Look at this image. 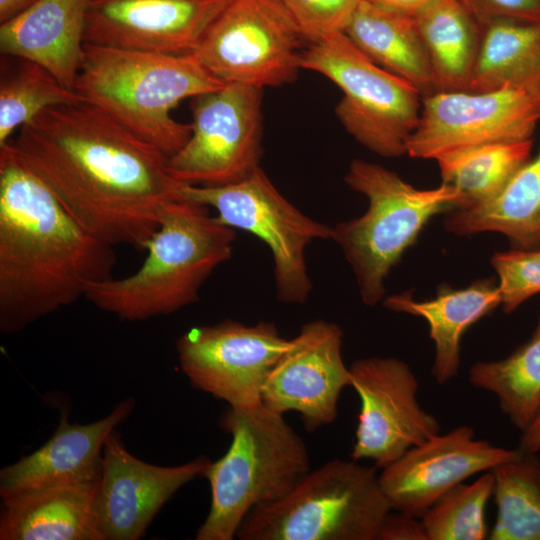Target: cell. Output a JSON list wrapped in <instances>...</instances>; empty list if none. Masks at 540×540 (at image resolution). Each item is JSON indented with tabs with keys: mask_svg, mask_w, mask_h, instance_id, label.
Listing matches in <instances>:
<instances>
[{
	"mask_svg": "<svg viewBox=\"0 0 540 540\" xmlns=\"http://www.w3.org/2000/svg\"><path fill=\"white\" fill-rule=\"evenodd\" d=\"M444 225L459 236L500 233L513 249L540 248V149L497 195L475 207L449 211Z\"/></svg>",
	"mask_w": 540,
	"mask_h": 540,
	"instance_id": "24",
	"label": "cell"
},
{
	"mask_svg": "<svg viewBox=\"0 0 540 540\" xmlns=\"http://www.w3.org/2000/svg\"><path fill=\"white\" fill-rule=\"evenodd\" d=\"M262 90L226 83L192 98L191 134L168 158L170 176L188 185L221 186L236 183L259 168Z\"/></svg>",
	"mask_w": 540,
	"mask_h": 540,
	"instance_id": "11",
	"label": "cell"
},
{
	"mask_svg": "<svg viewBox=\"0 0 540 540\" xmlns=\"http://www.w3.org/2000/svg\"><path fill=\"white\" fill-rule=\"evenodd\" d=\"M392 510L376 469L332 460L310 471L284 498L252 509L240 540H377Z\"/></svg>",
	"mask_w": 540,
	"mask_h": 540,
	"instance_id": "7",
	"label": "cell"
},
{
	"mask_svg": "<svg viewBox=\"0 0 540 540\" xmlns=\"http://www.w3.org/2000/svg\"><path fill=\"white\" fill-rule=\"evenodd\" d=\"M133 408L132 398L123 400L107 416L88 424L70 423L62 413L54 434L43 446L0 471L1 499L97 477L107 438Z\"/></svg>",
	"mask_w": 540,
	"mask_h": 540,
	"instance_id": "19",
	"label": "cell"
},
{
	"mask_svg": "<svg viewBox=\"0 0 540 540\" xmlns=\"http://www.w3.org/2000/svg\"><path fill=\"white\" fill-rule=\"evenodd\" d=\"M377 540H427L421 518L391 510L384 518Z\"/></svg>",
	"mask_w": 540,
	"mask_h": 540,
	"instance_id": "35",
	"label": "cell"
},
{
	"mask_svg": "<svg viewBox=\"0 0 540 540\" xmlns=\"http://www.w3.org/2000/svg\"><path fill=\"white\" fill-rule=\"evenodd\" d=\"M235 239V229L209 207L181 198L165 210L140 268L90 284L85 298L128 322L175 313L199 300L208 277L231 258Z\"/></svg>",
	"mask_w": 540,
	"mask_h": 540,
	"instance_id": "4",
	"label": "cell"
},
{
	"mask_svg": "<svg viewBox=\"0 0 540 540\" xmlns=\"http://www.w3.org/2000/svg\"><path fill=\"white\" fill-rule=\"evenodd\" d=\"M301 67L324 75L342 90L335 113L357 142L386 158L406 154L423 98L413 84L376 64L343 32L310 43Z\"/></svg>",
	"mask_w": 540,
	"mask_h": 540,
	"instance_id": "8",
	"label": "cell"
},
{
	"mask_svg": "<svg viewBox=\"0 0 540 540\" xmlns=\"http://www.w3.org/2000/svg\"><path fill=\"white\" fill-rule=\"evenodd\" d=\"M468 379L496 395L512 424L526 430L540 411V317L528 341L506 358L476 362Z\"/></svg>",
	"mask_w": 540,
	"mask_h": 540,
	"instance_id": "28",
	"label": "cell"
},
{
	"mask_svg": "<svg viewBox=\"0 0 540 540\" xmlns=\"http://www.w3.org/2000/svg\"><path fill=\"white\" fill-rule=\"evenodd\" d=\"M232 0H89L85 43L193 54Z\"/></svg>",
	"mask_w": 540,
	"mask_h": 540,
	"instance_id": "18",
	"label": "cell"
},
{
	"mask_svg": "<svg viewBox=\"0 0 540 540\" xmlns=\"http://www.w3.org/2000/svg\"><path fill=\"white\" fill-rule=\"evenodd\" d=\"M414 17L435 92L467 91L484 26L460 0H436Z\"/></svg>",
	"mask_w": 540,
	"mask_h": 540,
	"instance_id": "25",
	"label": "cell"
},
{
	"mask_svg": "<svg viewBox=\"0 0 540 540\" xmlns=\"http://www.w3.org/2000/svg\"><path fill=\"white\" fill-rule=\"evenodd\" d=\"M36 0H0V23L23 11Z\"/></svg>",
	"mask_w": 540,
	"mask_h": 540,
	"instance_id": "38",
	"label": "cell"
},
{
	"mask_svg": "<svg viewBox=\"0 0 540 540\" xmlns=\"http://www.w3.org/2000/svg\"><path fill=\"white\" fill-rule=\"evenodd\" d=\"M343 33L376 64L413 84L422 97L435 93L414 15L361 0Z\"/></svg>",
	"mask_w": 540,
	"mask_h": 540,
	"instance_id": "23",
	"label": "cell"
},
{
	"mask_svg": "<svg viewBox=\"0 0 540 540\" xmlns=\"http://www.w3.org/2000/svg\"><path fill=\"white\" fill-rule=\"evenodd\" d=\"M345 182L369 204L361 216L333 226L331 239L350 265L363 303L374 306L384 299L393 267L431 218L457 207L459 194L443 183L418 189L394 171L361 159L351 162Z\"/></svg>",
	"mask_w": 540,
	"mask_h": 540,
	"instance_id": "6",
	"label": "cell"
},
{
	"mask_svg": "<svg viewBox=\"0 0 540 540\" xmlns=\"http://www.w3.org/2000/svg\"><path fill=\"white\" fill-rule=\"evenodd\" d=\"M83 102L48 70L30 60L3 56L0 80V147L16 129L47 108Z\"/></svg>",
	"mask_w": 540,
	"mask_h": 540,
	"instance_id": "29",
	"label": "cell"
},
{
	"mask_svg": "<svg viewBox=\"0 0 540 540\" xmlns=\"http://www.w3.org/2000/svg\"><path fill=\"white\" fill-rule=\"evenodd\" d=\"M460 1L483 26L499 18L540 22V0Z\"/></svg>",
	"mask_w": 540,
	"mask_h": 540,
	"instance_id": "34",
	"label": "cell"
},
{
	"mask_svg": "<svg viewBox=\"0 0 540 540\" xmlns=\"http://www.w3.org/2000/svg\"><path fill=\"white\" fill-rule=\"evenodd\" d=\"M349 371L361 402L353 460L368 459L384 468L440 433L436 417L419 404V382L407 363L368 357L354 361Z\"/></svg>",
	"mask_w": 540,
	"mask_h": 540,
	"instance_id": "14",
	"label": "cell"
},
{
	"mask_svg": "<svg viewBox=\"0 0 540 540\" xmlns=\"http://www.w3.org/2000/svg\"><path fill=\"white\" fill-rule=\"evenodd\" d=\"M309 44L281 0H232L193 55L224 83L263 89L292 82Z\"/></svg>",
	"mask_w": 540,
	"mask_h": 540,
	"instance_id": "10",
	"label": "cell"
},
{
	"mask_svg": "<svg viewBox=\"0 0 540 540\" xmlns=\"http://www.w3.org/2000/svg\"><path fill=\"white\" fill-rule=\"evenodd\" d=\"M493 490L494 476L486 471L474 482L445 492L421 517L427 540L487 538L485 509Z\"/></svg>",
	"mask_w": 540,
	"mask_h": 540,
	"instance_id": "31",
	"label": "cell"
},
{
	"mask_svg": "<svg viewBox=\"0 0 540 540\" xmlns=\"http://www.w3.org/2000/svg\"><path fill=\"white\" fill-rule=\"evenodd\" d=\"M310 43L344 31L361 0H281Z\"/></svg>",
	"mask_w": 540,
	"mask_h": 540,
	"instance_id": "33",
	"label": "cell"
},
{
	"mask_svg": "<svg viewBox=\"0 0 540 540\" xmlns=\"http://www.w3.org/2000/svg\"><path fill=\"white\" fill-rule=\"evenodd\" d=\"M114 246L89 233L13 148L0 147V331L19 332L112 277Z\"/></svg>",
	"mask_w": 540,
	"mask_h": 540,
	"instance_id": "2",
	"label": "cell"
},
{
	"mask_svg": "<svg viewBox=\"0 0 540 540\" xmlns=\"http://www.w3.org/2000/svg\"><path fill=\"white\" fill-rule=\"evenodd\" d=\"M179 195L213 208L224 225L250 232L262 240L273 257L276 298L287 304L307 301L313 286L306 267V247L315 240L331 239L332 227L295 207L261 167L232 184L181 183Z\"/></svg>",
	"mask_w": 540,
	"mask_h": 540,
	"instance_id": "9",
	"label": "cell"
},
{
	"mask_svg": "<svg viewBox=\"0 0 540 540\" xmlns=\"http://www.w3.org/2000/svg\"><path fill=\"white\" fill-rule=\"evenodd\" d=\"M533 140L495 142L447 151L435 160L442 183L455 188V209L480 205L497 195L531 157ZM454 210V209H453Z\"/></svg>",
	"mask_w": 540,
	"mask_h": 540,
	"instance_id": "27",
	"label": "cell"
},
{
	"mask_svg": "<svg viewBox=\"0 0 540 540\" xmlns=\"http://www.w3.org/2000/svg\"><path fill=\"white\" fill-rule=\"evenodd\" d=\"M100 474L2 499L1 540H101L95 514Z\"/></svg>",
	"mask_w": 540,
	"mask_h": 540,
	"instance_id": "21",
	"label": "cell"
},
{
	"mask_svg": "<svg viewBox=\"0 0 540 540\" xmlns=\"http://www.w3.org/2000/svg\"><path fill=\"white\" fill-rule=\"evenodd\" d=\"M519 452L476 439L471 426L461 425L410 448L382 468L379 483L392 510L421 518L445 492Z\"/></svg>",
	"mask_w": 540,
	"mask_h": 540,
	"instance_id": "16",
	"label": "cell"
},
{
	"mask_svg": "<svg viewBox=\"0 0 540 540\" xmlns=\"http://www.w3.org/2000/svg\"><path fill=\"white\" fill-rule=\"evenodd\" d=\"M519 451L490 470L497 505L491 540H540V458Z\"/></svg>",
	"mask_w": 540,
	"mask_h": 540,
	"instance_id": "30",
	"label": "cell"
},
{
	"mask_svg": "<svg viewBox=\"0 0 540 540\" xmlns=\"http://www.w3.org/2000/svg\"><path fill=\"white\" fill-rule=\"evenodd\" d=\"M289 342L271 322L224 320L189 329L178 338L176 350L192 386L229 407H247L262 403L267 376Z\"/></svg>",
	"mask_w": 540,
	"mask_h": 540,
	"instance_id": "13",
	"label": "cell"
},
{
	"mask_svg": "<svg viewBox=\"0 0 540 540\" xmlns=\"http://www.w3.org/2000/svg\"><path fill=\"white\" fill-rule=\"evenodd\" d=\"M389 310L424 318L435 345L432 375L438 384L457 376L460 367V343L465 331L479 319L501 305L498 283L481 279L464 288L444 286L436 296L418 301L405 292L386 297Z\"/></svg>",
	"mask_w": 540,
	"mask_h": 540,
	"instance_id": "22",
	"label": "cell"
},
{
	"mask_svg": "<svg viewBox=\"0 0 540 540\" xmlns=\"http://www.w3.org/2000/svg\"><path fill=\"white\" fill-rule=\"evenodd\" d=\"M219 424L232 441L203 474L211 505L197 540H232L252 509L284 498L311 471L302 438L263 403L229 407Z\"/></svg>",
	"mask_w": 540,
	"mask_h": 540,
	"instance_id": "5",
	"label": "cell"
},
{
	"mask_svg": "<svg viewBox=\"0 0 540 540\" xmlns=\"http://www.w3.org/2000/svg\"><path fill=\"white\" fill-rule=\"evenodd\" d=\"M9 144L89 233L146 250L180 182L168 157L85 102L45 109Z\"/></svg>",
	"mask_w": 540,
	"mask_h": 540,
	"instance_id": "1",
	"label": "cell"
},
{
	"mask_svg": "<svg viewBox=\"0 0 540 540\" xmlns=\"http://www.w3.org/2000/svg\"><path fill=\"white\" fill-rule=\"evenodd\" d=\"M342 343L337 324L322 319L304 324L267 376L262 403L280 414L299 413L310 432L334 422L340 393L350 386Z\"/></svg>",
	"mask_w": 540,
	"mask_h": 540,
	"instance_id": "15",
	"label": "cell"
},
{
	"mask_svg": "<svg viewBox=\"0 0 540 540\" xmlns=\"http://www.w3.org/2000/svg\"><path fill=\"white\" fill-rule=\"evenodd\" d=\"M491 264L498 276L501 305L511 313L540 293V248L497 252Z\"/></svg>",
	"mask_w": 540,
	"mask_h": 540,
	"instance_id": "32",
	"label": "cell"
},
{
	"mask_svg": "<svg viewBox=\"0 0 540 540\" xmlns=\"http://www.w3.org/2000/svg\"><path fill=\"white\" fill-rule=\"evenodd\" d=\"M88 3L89 0H36L1 23L2 56L35 62L74 90L84 56Z\"/></svg>",
	"mask_w": 540,
	"mask_h": 540,
	"instance_id": "20",
	"label": "cell"
},
{
	"mask_svg": "<svg viewBox=\"0 0 540 540\" xmlns=\"http://www.w3.org/2000/svg\"><path fill=\"white\" fill-rule=\"evenodd\" d=\"M540 85V22L512 18L490 21L467 91Z\"/></svg>",
	"mask_w": 540,
	"mask_h": 540,
	"instance_id": "26",
	"label": "cell"
},
{
	"mask_svg": "<svg viewBox=\"0 0 540 540\" xmlns=\"http://www.w3.org/2000/svg\"><path fill=\"white\" fill-rule=\"evenodd\" d=\"M226 83L193 54H167L85 43L74 90L168 158L191 134L172 110L186 98L217 90Z\"/></svg>",
	"mask_w": 540,
	"mask_h": 540,
	"instance_id": "3",
	"label": "cell"
},
{
	"mask_svg": "<svg viewBox=\"0 0 540 540\" xmlns=\"http://www.w3.org/2000/svg\"><path fill=\"white\" fill-rule=\"evenodd\" d=\"M540 122V85L492 91L435 92L422 98L406 154L436 159L458 148L532 139Z\"/></svg>",
	"mask_w": 540,
	"mask_h": 540,
	"instance_id": "12",
	"label": "cell"
},
{
	"mask_svg": "<svg viewBox=\"0 0 540 540\" xmlns=\"http://www.w3.org/2000/svg\"><path fill=\"white\" fill-rule=\"evenodd\" d=\"M374 5L410 14L416 15L436 0H365Z\"/></svg>",
	"mask_w": 540,
	"mask_h": 540,
	"instance_id": "36",
	"label": "cell"
},
{
	"mask_svg": "<svg viewBox=\"0 0 540 540\" xmlns=\"http://www.w3.org/2000/svg\"><path fill=\"white\" fill-rule=\"evenodd\" d=\"M518 449L527 453L540 451V411L528 428L522 432Z\"/></svg>",
	"mask_w": 540,
	"mask_h": 540,
	"instance_id": "37",
	"label": "cell"
},
{
	"mask_svg": "<svg viewBox=\"0 0 540 540\" xmlns=\"http://www.w3.org/2000/svg\"><path fill=\"white\" fill-rule=\"evenodd\" d=\"M210 463L201 456L177 466L153 465L132 455L113 431L103 448L95 503L101 540L141 538L162 506Z\"/></svg>",
	"mask_w": 540,
	"mask_h": 540,
	"instance_id": "17",
	"label": "cell"
}]
</instances>
